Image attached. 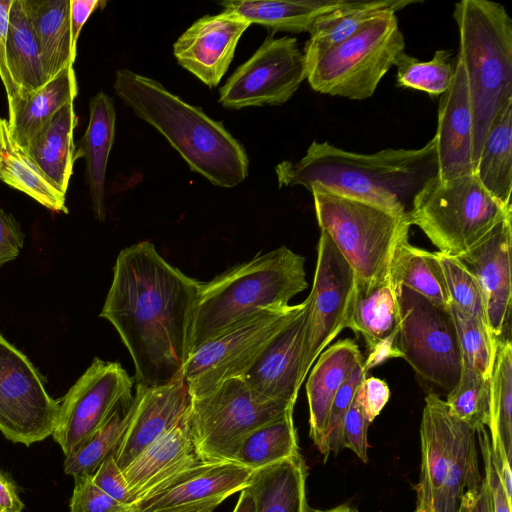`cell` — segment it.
Listing matches in <instances>:
<instances>
[{"label":"cell","instance_id":"cell-1","mask_svg":"<svg viewBox=\"0 0 512 512\" xmlns=\"http://www.w3.org/2000/svg\"><path fill=\"white\" fill-rule=\"evenodd\" d=\"M201 285L168 263L150 241L119 253L100 317L128 349L137 384L162 385L183 373Z\"/></svg>","mask_w":512,"mask_h":512},{"label":"cell","instance_id":"cell-2","mask_svg":"<svg viewBox=\"0 0 512 512\" xmlns=\"http://www.w3.org/2000/svg\"><path fill=\"white\" fill-rule=\"evenodd\" d=\"M279 187L320 186L397 214H408L415 197L438 177L434 137L419 149L350 152L313 141L298 161L275 167Z\"/></svg>","mask_w":512,"mask_h":512},{"label":"cell","instance_id":"cell-3","mask_svg":"<svg viewBox=\"0 0 512 512\" xmlns=\"http://www.w3.org/2000/svg\"><path fill=\"white\" fill-rule=\"evenodd\" d=\"M114 90L140 119L167 139L192 171L225 188L235 187L247 177L246 151L222 122L158 81L128 69L116 71Z\"/></svg>","mask_w":512,"mask_h":512},{"label":"cell","instance_id":"cell-4","mask_svg":"<svg viewBox=\"0 0 512 512\" xmlns=\"http://www.w3.org/2000/svg\"><path fill=\"white\" fill-rule=\"evenodd\" d=\"M304 263L303 256L281 246L202 282L190 353L264 309L289 306L308 287Z\"/></svg>","mask_w":512,"mask_h":512},{"label":"cell","instance_id":"cell-5","mask_svg":"<svg viewBox=\"0 0 512 512\" xmlns=\"http://www.w3.org/2000/svg\"><path fill=\"white\" fill-rule=\"evenodd\" d=\"M453 17L472 110L475 168L493 119L512 98V20L503 5L488 0H462Z\"/></svg>","mask_w":512,"mask_h":512},{"label":"cell","instance_id":"cell-6","mask_svg":"<svg viewBox=\"0 0 512 512\" xmlns=\"http://www.w3.org/2000/svg\"><path fill=\"white\" fill-rule=\"evenodd\" d=\"M421 471L414 512H457L464 494L478 487L476 430L449 411L437 394L425 398L420 425Z\"/></svg>","mask_w":512,"mask_h":512},{"label":"cell","instance_id":"cell-7","mask_svg":"<svg viewBox=\"0 0 512 512\" xmlns=\"http://www.w3.org/2000/svg\"><path fill=\"white\" fill-rule=\"evenodd\" d=\"M320 231L327 233L355 273L356 285H372L390 278L393 257L408 239V214L329 191L309 189Z\"/></svg>","mask_w":512,"mask_h":512},{"label":"cell","instance_id":"cell-8","mask_svg":"<svg viewBox=\"0 0 512 512\" xmlns=\"http://www.w3.org/2000/svg\"><path fill=\"white\" fill-rule=\"evenodd\" d=\"M512 208L495 199L474 174L431 180L415 197L408 213L438 252L461 257L482 242Z\"/></svg>","mask_w":512,"mask_h":512},{"label":"cell","instance_id":"cell-9","mask_svg":"<svg viewBox=\"0 0 512 512\" xmlns=\"http://www.w3.org/2000/svg\"><path fill=\"white\" fill-rule=\"evenodd\" d=\"M396 11L388 9L355 34L306 61V79L319 93L352 100L371 97L404 51Z\"/></svg>","mask_w":512,"mask_h":512},{"label":"cell","instance_id":"cell-10","mask_svg":"<svg viewBox=\"0 0 512 512\" xmlns=\"http://www.w3.org/2000/svg\"><path fill=\"white\" fill-rule=\"evenodd\" d=\"M294 405L267 399L242 378L225 381L192 398L187 420L198 455L207 462H233L242 439Z\"/></svg>","mask_w":512,"mask_h":512},{"label":"cell","instance_id":"cell-11","mask_svg":"<svg viewBox=\"0 0 512 512\" xmlns=\"http://www.w3.org/2000/svg\"><path fill=\"white\" fill-rule=\"evenodd\" d=\"M396 292L400 315L396 346L401 357L422 379L451 391L460 379L463 359L449 308L404 286Z\"/></svg>","mask_w":512,"mask_h":512},{"label":"cell","instance_id":"cell-12","mask_svg":"<svg viewBox=\"0 0 512 512\" xmlns=\"http://www.w3.org/2000/svg\"><path fill=\"white\" fill-rule=\"evenodd\" d=\"M300 308L301 303L264 309L197 347L183 368L191 397L203 396L227 380L242 378Z\"/></svg>","mask_w":512,"mask_h":512},{"label":"cell","instance_id":"cell-13","mask_svg":"<svg viewBox=\"0 0 512 512\" xmlns=\"http://www.w3.org/2000/svg\"><path fill=\"white\" fill-rule=\"evenodd\" d=\"M58 413L59 401L47 393L41 373L0 334V432L30 446L53 434Z\"/></svg>","mask_w":512,"mask_h":512},{"label":"cell","instance_id":"cell-14","mask_svg":"<svg viewBox=\"0 0 512 512\" xmlns=\"http://www.w3.org/2000/svg\"><path fill=\"white\" fill-rule=\"evenodd\" d=\"M307 76L306 61L294 37H267L256 52L219 90V102L229 109L281 105Z\"/></svg>","mask_w":512,"mask_h":512},{"label":"cell","instance_id":"cell-15","mask_svg":"<svg viewBox=\"0 0 512 512\" xmlns=\"http://www.w3.org/2000/svg\"><path fill=\"white\" fill-rule=\"evenodd\" d=\"M356 286L355 273L330 236L320 231L316 269L308 301L303 375L347 326Z\"/></svg>","mask_w":512,"mask_h":512},{"label":"cell","instance_id":"cell-16","mask_svg":"<svg viewBox=\"0 0 512 512\" xmlns=\"http://www.w3.org/2000/svg\"><path fill=\"white\" fill-rule=\"evenodd\" d=\"M133 384L134 380L119 362L93 359L59 401L52 436L65 456L104 424L118 401L132 392Z\"/></svg>","mask_w":512,"mask_h":512},{"label":"cell","instance_id":"cell-17","mask_svg":"<svg viewBox=\"0 0 512 512\" xmlns=\"http://www.w3.org/2000/svg\"><path fill=\"white\" fill-rule=\"evenodd\" d=\"M134 407L113 456L122 470L187 414L191 394L183 373L157 386L137 384Z\"/></svg>","mask_w":512,"mask_h":512},{"label":"cell","instance_id":"cell-18","mask_svg":"<svg viewBox=\"0 0 512 512\" xmlns=\"http://www.w3.org/2000/svg\"><path fill=\"white\" fill-rule=\"evenodd\" d=\"M307 322L306 299L242 377L254 391L270 400L295 404L305 379L303 362Z\"/></svg>","mask_w":512,"mask_h":512},{"label":"cell","instance_id":"cell-19","mask_svg":"<svg viewBox=\"0 0 512 512\" xmlns=\"http://www.w3.org/2000/svg\"><path fill=\"white\" fill-rule=\"evenodd\" d=\"M250 23L222 11L197 19L174 43L178 63L209 87L218 85Z\"/></svg>","mask_w":512,"mask_h":512},{"label":"cell","instance_id":"cell-20","mask_svg":"<svg viewBox=\"0 0 512 512\" xmlns=\"http://www.w3.org/2000/svg\"><path fill=\"white\" fill-rule=\"evenodd\" d=\"M508 217L459 259L476 277L483 293L489 330L496 342L510 327L512 227Z\"/></svg>","mask_w":512,"mask_h":512},{"label":"cell","instance_id":"cell-21","mask_svg":"<svg viewBox=\"0 0 512 512\" xmlns=\"http://www.w3.org/2000/svg\"><path fill=\"white\" fill-rule=\"evenodd\" d=\"M253 470L235 462L202 461L171 477L134 504L135 512H155L226 499L245 489Z\"/></svg>","mask_w":512,"mask_h":512},{"label":"cell","instance_id":"cell-22","mask_svg":"<svg viewBox=\"0 0 512 512\" xmlns=\"http://www.w3.org/2000/svg\"><path fill=\"white\" fill-rule=\"evenodd\" d=\"M434 136L441 181L474 174L473 117L467 78L457 59L450 87L440 95Z\"/></svg>","mask_w":512,"mask_h":512},{"label":"cell","instance_id":"cell-23","mask_svg":"<svg viewBox=\"0 0 512 512\" xmlns=\"http://www.w3.org/2000/svg\"><path fill=\"white\" fill-rule=\"evenodd\" d=\"M187 415L188 412L122 469L134 504L171 477L203 461L197 453Z\"/></svg>","mask_w":512,"mask_h":512},{"label":"cell","instance_id":"cell-24","mask_svg":"<svg viewBox=\"0 0 512 512\" xmlns=\"http://www.w3.org/2000/svg\"><path fill=\"white\" fill-rule=\"evenodd\" d=\"M306 383L310 437L320 448L325 437L331 404L353 371L361 365L362 354L351 339L340 340L318 356Z\"/></svg>","mask_w":512,"mask_h":512},{"label":"cell","instance_id":"cell-25","mask_svg":"<svg viewBox=\"0 0 512 512\" xmlns=\"http://www.w3.org/2000/svg\"><path fill=\"white\" fill-rule=\"evenodd\" d=\"M116 111L113 99L98 92L90 101L89 121L76 149V160L85 159V177L92 210L98 220L105 218V176L115 137Z\"/></svg>","mask_w":512,"mask_h":512},{"label":"cell","instance_id":"cell-26","mask_svg":"<svg viewBox=\"0 0 512 512\" xmlns=\"http://www.w3.org/2000/svg\"><path fill=\"white\" fill-rule=\"evenodd\" d=\"M78 85L73 66L58 73L36 91L8 104V124L13 139L26 148L68 102L74 101Z\"/></svg>","mask_w":512,"mask_h":512},{"label":"cell","instance_id":"cell-27","mask_svg":"<svg viewBox=\"0 0 512 512\" xmlns=\"http://www.w3.org/2000/svg\"><path fill=\"white\" fill-rule=\"evenodd\" d=\"M399 326L397 292L391 278L355 286L346 327L360 334L370 351L383 344H396Z\"/></svg>","mask_w":512,"mask_h":512},{"label":"cell","instance_id":"cell-28","mask_svg":"<svg viewBox=\"0 0 512 512\" xmlns=\"http://www.w3.org/2000/svg\"><path fill=\"white\" fill-rule=\"evenodd\" d=\"M47 81L73 66L77 48L70 28V0H24Z\"/></svg>","mask_w":512,"mask_h":512},{"label":"cell","instance_id":"cell-29","mask_svg":"<svg viewBox=\"0 0 512 512\" xmlns=\"http://www.w3.org/2000/svg\"><path fill=\"white\" fill-rule=\"evenodd\" d=\"M306 477L300 453L254 470L246 489L254 500L255 512H306Z\"/></svg>","mask_w":512,"mask_h":512},{"label":"cell","instance_id":"cell-30","mask_svg":"<svg viewBox=\"0 0 512 512\" xmlns=\"http://www.w3.org/2000/svg\"><path fill=\"white\" fill-rule=\"evenodd\" d=\"M74 101L63 106L25 148L49 181L66 195L76 160Z\"/></svg>","mask_w":512,"mask_h":512},{"label":"cell","instance_id":"cell-31","mask_svg":"<svg viewBox=\"0 0 512 512\" xmlns=\"http://www.w3.org/2000/svg\"><path fill=\"white\" fill-rule=\"evenodd\" d=\"M347 0H227L221 2L224 11L234 13L251 24L271 31L310 33L320 16L345 6Z\"/></svg>","mask_w":512,"mask_h":512},{"label":"cell","instance_id":"cell-32","mask_svg":"<svg viewBox=\"0 0 512 512\" xmlns=\"http://www.w3.org/2000/svg\"><path fill=\"white\" fill-rule=\"evenodd\" d=\"M474 175L495 199L512 208V98L505 102L489 127Z\"/></svg>","mask_w":512,"mask_h":512},{"label":"cell","instance_id":"cell-33","mask_svg":"<svg viewBox=\"0 0 512 512\" xmlns=\"http://www.w3.org/2000/svg\"><path fill=\"white\" fill-rule=\"evenodd\" d=\"M492 456L498 472L511 466L512 458V346L510 339L496 342L490 374V423Z\"/></svg>","mask_w":512,"mask_h":512},{"label":"cell","instance_id":"cell-34","mask_svg":"<svg viewBox=\"0 0 512 512\" xmlns=\"http://www.w3.org/2000/svg\"><path fill=\"white\" fill-rule=\"evenodd\" d=\"M0 180L55 212L68 213L66 196L44 175L13 139L8 120L0 118Z\"/></svg>","mask_w":512,"mask_h":512},{"label":"cell","instance_id":"cell-35","mask_svg":"<svg viewBox=\"0 0 512 512\" xmlns=\"http://www.w3.org/2000/svg\"><path fill=\"white\" fill-rule=\"evenodd\" d=\"M6 56L8 69L17 89L16 98L34 92L48 82L24 0H12L6 38Z\"/></svg>","mask_w":512,"mask_h":512},{"label":"cell","instance_id":"cell-36","mask_svg":"<svg viewBox=\"0 0 512 512\" xmlns=\"http://www.w3.org/2000/svg\"><path fill=\"white\" fill-rule=\"evenodd\" d=\"M414 0L349 1L345 6L324 14L314 22L303 53L305 61L344 41L370 20L388 9L398 11Z\"/></svg>","mask_w":512,"mask_h":512},{"label":"cell","instance_id":"cell-37","mask_svg":"<svg viewBox=\"0 0 512 512\" xmlns=\"http://www.w3.org/2000/svg\"><path fill=\"white\" fill-rule=\"evenodd\" d=\"M390 278L395 288L407 287L434 304L449 308V294L436 253L404 240L395 251Z\"/></svg>","mask_w":512,"mask_h":512},{"label":"cell","instance_id":"cell-38","mask_svg":"<svg viewBox=\"0 0 512 512\" xmlns=\"http://www.w3.org/2000/svg\"><path fill=\"white\" fill-rule=\"evenodd\" d=\"M299 454L293 410L258 427L240 442L233 462L257 470Z\"/></svg>","mask_w":512,"mask_h":512},{"label":"cell","instance_id":"cell-39","mask_svg":"<svg viewBox=\"0 0 512 512\" xmlns=\"http://www.w3.org/2000/svg\"><path fill=\"white\" fill-rule=\"evenodd\" d=\"M134 399L132 392L125 394L104 424L66 456V475H92L105 458L114 454L128 425Z\"/></svg>","mask_w":512,"mask_h":512},{"label":"cell","instance_id":"cell-40","mask_svg":"<svg viewBox=\"0 0 512 512\" xmlns=\"http://www.w3.org/2000/svg\"><path fill=\"white\" fill-rule=\"evenodd\" d=\"M451 55V51L439 49L431 60L422 62L405 51L401 52L394 63L397 84L430 95L443 94L450 87L455 73Z\"/></svg>","mask_w":512,"mask_h":512},{"label":"cell","instance_id":"cell-41","mask_svg":"<svg viewBox=\"0 0 512 512\" xmlns=\"http://www.w3.org/2000/svg\"><path fill=\"white\" fill-rule=\"evenodd\" d=\"M449 411L476 431L490 423V378L463 365L461 376L445 401Z\"/></svg>","mask_w":512,"mask_h":512},{"label":"cell","instance_id":"cell-42","mask_svg":"<svg viewBox=\"0 0 512 512\" xmlns=\"http://www.w3.org/2000/svg\"><path fill=\"white\" fill-rule=\"evenodd\" d=\"M457 330L463 365L490 378L496 341L477 318L449 303Z\"/></svg>","mask_w":512,"mask_h":512},{"label":"cell","instance_id":"cell-43","mask_svg":"<svg viewBox=\"0 0 512 512\" xmlns=\"http://www.w3.org/2000/svg\"><path fill=\"white\" fill-rule=\"evenodd\" d=\"M436 254L443 270L449 303L474 316L489 329L483 293L474 274L459 258L440 252Z\"/></svg>","mask_w":512,"mask_h":512},{"label":"cell","instance_id":"cell-44","mask_svg":"<svg viewBox=\"0 0 512 512\" xmlns=\"http://www.w3.org/2000/svg\"><path fill=\"white\" fill-rule=\"evenodd\" d=\"M363 363L359 365L337 392L329 411L324 440L319 450L323 455L338 452L342 447L343 423L355 392L366 378Z\"/></svg>","mask_w":512,"mask_h":512},{"label":"cell","instance_id":"cell-45","mask_svg":"<svg viewBox=\"0 0 512 512\" xmlns=\"http://www.w3.org/2000/svg\"><path fill=\"white\" fill-rule=\"evenodd\" d=\"M70 512H135L134 506L121 504L92 481V475L74 477Z\"/></svg>","mask_w":512,"mask_h":512},{"label":"cell","instance_id":"cell-46","mask_svg":"<svg viewBox=\"0 0 512 512\" xmlns=\"http://www.w3.org/2000/svg\"><path fill=\"white\" fill-rule=\"evenodd\" d=\"M370 423L355 394L343 423L342 447L352 450L363 462L368 461L367 432Z\"/></svg>","mask_w":512,"mask_h":512},{"label":"cell","instance_id":"cell-47","mask_svg":"<svg viewBox=\"0 0 512 512\" xmlns=\"http://www.w3.org/2000/svg\"><path fill=\"white\" fill-rule=\"evenodd\" d=\"M484 462V480L487 485L491 512H511V502L507 499L494 465L490 435L487 428L476 431Z\"/></svg>","mask_w":512,"mask_h":512},{"label":"cell","instance_id":"cell-48","mask_svg":"<svg viewBox=\"0 0 512 512\" xmlns=\"http://www.w3.org/2000/svg\"><path fill=\"white\" fill-rule=\"evenodd\" d=\"M93 483L117 502L134 506L122 470L117 465L113 454L103 460L92 474Z\"/></svg>","mask_w":512,"mask_h":512},{"label":"cell","instance_id":"cell-49","mask_svg":"<svg viewBox=\"0 0 512 512\" xmlns=\"http://www.w3.org/2000/svg\"><path fill=\"white\" fill-rule=\"evenodd\" d=\"M356 396L370 422L382 411L389 400L387 383L376 377H366L356 390Z\"/></svg>","mask_w":512,"mask_h":512},{"label":"cell","instance_id":"cell-50","mask_svg":"<svg viewBox=\"0 0 512 512\" xmlns=\"http://www.w3.org/2000/svg\"><path fill=\"white\" fill-rule=\"evenodd\" d=\"M24 245V234L15 218L0 207V267L15 259Z\"/></svg>","mask_w":512,"mask_h":512},{"label":"cell","instance_id":"cell-51","mask_svg":"<svg viewBox=\"0 0 512 512\" xmlns=\"http://www.w3.org/2000/svg\"><path fill=\"white\" fill-rule=\"evenodd\" d=\"M12 0H0V79L4 85L8 104L17 96V89L11 78L6 56V38Z\"/></svg>","mask_w":512,"mask_h":512},{"label":"cell","instance_id":"cell-52","mask_svg":"<svg viewBox=\"0 0 512 512\" xmlns=\"http://www.w3.org/2000/svg\"><path fill=\"white\" fill-rule=\"evenodd\" d=\"M105 4V1L99 0H70V28L73 45L76 48L82 27L89 16L99 6Z\"/></svg>","mask_w":512,"mask_h":512},{"label":"cell","instance_id":"cell-53","mask_svg":"<svg viewBox=\"0 0 512 512\" xmlns=\"http://www.w3.org/2000/svg\"><path fill=\"white\" fill-rule=\"evenodd\" d=\"M457 512H491L489 494L484 477L478 487L464 494Z\"/></svg>","mask_w":512,"mask_h":512},{"label":"cell","instance_id":"cell-54","mask_svg":"<svg viewBox=\"0 0 512 512\" xmlns=\"http://www.w3.org/2000/svg\"><path fill=\"white\" fill-rule=\"evenodd\" d=\"M23 509L15 483L0 471V512H22Z\"/></svg>","mask_w":512,"mask_h":512},{"label":"cell","instance_id":"cell-55","mask_svg":"<svg viewBox=\"0 0 512 512\" xmlns=\"http://www.w3.org/2000/svg\"><path fill=\"white\" fill-rule=\"evenodd\" d=\"M224 501L222 498L212 499L209 501L182 506L169 510H161L155 512H214V510Z\"/></svg>","mask_w":512,"mask_h":512},{"label":"cell","instance_id":"cell-56","mask_svg":"<svg viewBox=\"0 0 512 512\" xmlns=\"http://www.w3.org/2000/svg\"><path fill=\"white\" fill-rule=\"evenodd\" d=\"M232 512H255L254 500L246 488L241 490L236 506Z\"/></svg>","mask_w":512,"mask_h":512},{"label":"cell","instance_id":"cell-57","mask_svg":"<svg viewBox=\"0 0 512 512\" xmlns=\"http://www.w3.org/2000/svg\"><path fill=\"white\" fill-rule=\"evenodd\" d=\"M306 512H357V510L348 505H340L329 510H311L308 508Z\"/></svg>","mask_w":512,"mask_h":512}]
</instances>
